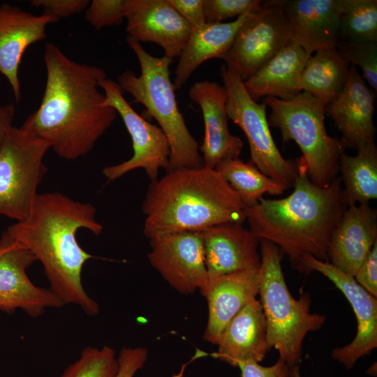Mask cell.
Instances as JSON below:
<instances>
[{
    "instance_id": "cell-2",
    "label": "cell",
    "mask_w": 377,
    "mask_h": 377,
    "mask_svg": "<svg viewBox=\"0 0 377 377\" xmlns=\"http://www.w3.org/2000/svg\"><path fill=\"white\" fill-rule=\"evenodd\" d=\"M84 228L99 235L103 226L96 208L60 192L38 193L28 216L6 230L14 242L28 249L43 265L50 289L64 303L96 316L99 306L85 291L82 268L94 256L79 244L76 234Z\"/></svg>"
},
{
    "instance_id": "cell-14",
    "label": "cell",
    "mask_w": 377,
    "mask_h": 377,
    "mask_svg": "<svg viewBox=\"0 0 377 377\" xmlns=\"http://www.w3.org/2000/svg\"><path fill=\"white\" fill-rule=\"evenodd\" d=\"M127 36L143 43L151 42L173 60L186 47L191 27L168 0H126Z\"/></svg>"
},
{
    "instance_id": "cell-5",
    "label": "cell",
    "mask_w": 377,
    "mask_h": 377,
    "mask_svg": "<svg viewBox=\"0 0 377 377\" xmlns=\"http://www.w3.org/2000/svg\"><path fill=\"white\" fill-rule=\"evenodd\" d=\"M126 42L137 57L140 75L126 70L118 76L117 82L124 92L133 97L134 103L146 108L165 135L170 146L168 171L202 166L198 143L178 108L170 75L169 67L173 60L152 56L129 36Z\"/></svg>"
},
{
    "instance_id": "cell-4",
    "label": "cell",
    "mask_w": 377,
    "mask_h": 377,
    "mask_svg": "<svg viewBox=\"0 0 377 377\" xmlns=\"http://www.w3.org/2000/svg\"><path fill=\"white\" fill-rule=\"evenodd\" d=\"M245 206L215 170L204 165L166 172L151 181L142 204L143 234L151 237L244 223Z\"/></svg>"
},
{
    "instance_id": "cell-15",
    "label": "cell",
    "mask_w": 377,
    "mask_h": 377,
    "mask_svg": "<svg viewBox=\"0 0 377 377\" xmlns=\"http://www.w3.org/2000/svg\"><path fill=\"white\" fill-rule=\"evenodd\" d=\"M36 261L26 248L13 240L0 256V311L13 313L20 309L36 318L47 308H60L64 303L50 288L38 287L27 270Z\"/></svg>"
},
{
    "instance_id": "cell-13",
    "label": "cell",
    "mask_w": 377,
    "mask_h": 377,
    "mask_svg": "<svg viewBox=\"0 0 377 377\" xmlns=\"http://www.w3.org/2000/svg\"><path fill=\"white\" fill-rule=\"evenodd\" d=\"M318 272L330 280L350 304L357 319V333L348 344L335 348L332 359L346 369H352L358 360L377 347V299L348 275L329 262L312 256L303 257L298 270L308 274Z\"/></svg>"
},
{
    "instance_id": "cell-11",
    "label": "cell",
    "mask_w": 377,
    "mask_h": 377,
    "mask_svg": "<svg viewBox=\"0 0 377 377\" xmlns=\"http://www.w3.org/2000/svg\"><path fill=\"white\" fill-rule=\"evenodd\" d=\"M105 96L103 105L115 109L127 129L133 154L121 163L105 167L102 173L110 181L117 179L131 170L144 169L151 181L157 179L159 170L169 169L170 146L161 130L140 116L124 97V91L116 81L105 78L99 84Z\"/></svg>"
},
{
    "instance_id": "cell-34",
    "label": "cell",
    "mask_w": 377,
    "mask_h": 377,
    "mask_svg": "<svg viewBox=\"0 0 377 377\" xmlns=\"http://www.w3.org/2000/svg\"><path fill=\"white\" fill-rule=\"evenodd\" d=\"M89 0H31L33 7L43 10L42 14L51 17L54 22L85 11Z\"/></svg>"
},
{
    "instance_id": "cell-19",
    "label": "cell",
    "mask_w": 377,
    "mask_h": 377,
    "mask_svg": "<svg viewBox=\"0 0 377 377\" xmlns=\"http://www.w3.org/2000/svg\"><path fill=\"white\" fill-rule=\"evenodd\" d=\"M291 38L311 56L337 48L340 41V0H281Z\"/></svg>"
},
{
    "instance_id": "cell-16",
    "label": "cell",
    "mask_w": 377,
    "mask_h": 377,
    "mask_svg": "<svg viewBox=\"0 0 377 377\" xmlns=\"http://www.w3.org/2000/svg\"><path fill=\"white\" fill-rule=\"evenodd\" d=\"M188 96L202 113L205 135L199 149L203 165L215 169L223 161L239 158L243 142L230 132L224 86L208 80L198 81L191 87Z\"/></svg>"
},
{
    "instance_id": "cell-22",
    "label": "cell",
    "mask_w": 377,
    "mask_h": 377,
    "mask_svg": "<svg viewBox=\"0 0 377 377\" xmlns=\"http://www.w3.org/2000/svg\"><path fill=\"white\" fill-rule=\"evenodd\" d=\"M51 17L34 15L5 3L0 6V73L9 82L16 101L21 100L19 68L22 55L32 44L46 37Z\"/></svg>"
},
{
    "instance_id": "cell-23",
    "label": "cell",
    "mask_w": 377,
    "mask_h": 377,
    "mask_svg": "<svg viewBox=\"0 0 377 377\" xmlns=\"http://www.w3.org/2000/svg\"><path fill=\"white\" fill-rule=\"evenodd\" d=\"M214 355L237 367L242 362L259 363L272 347L267 338V323L259 300L248 303L227 325Z\"/></svg>"
},
{
    "instance_id": "cell-41",
    "label": "cell",
    "mask_w": 377,
    "mask_h": 377,
    "mask_svg": "<svg viewBox=\"0 0 377 377\" xmlns=\"http://www.w3.org/2000/svg\"><path fill=\"white\" fill-rule=\"evenodd\" d=\"M289 377H301L299 365L290 367Z\"/></svg>"
},
{
    "instance_id": "cell-6",
    "label": "cell",
    "mask_w": 377,
    "mask_h": 377,
    "mask_svg": "<svg viewBox=\"0 0 377 377\" xmlns=\"http://www.w3.org/2000/svg\"><path fill=\"white\" fill-rule=\"evenodd\" d=\"M259 301L267 323V338L290 367L299 365L305 337L320 330L326 318L310 311L311 295L293 297L281 267L282 253L275 244L260 241Z\"/></svg>"
},
{
    "instance_id": "cell-25",
    "label": "cell",
    "mask_w": 377,
    "mask_h": 377,
    "mask_svg": "<svg viewBox=\"0 0 377 377\" xmlns=\"http://www.w3.org/2000/svg\"><path fill=\"white\" fill-rule=\"evenodd\" d=\"M251 13L232 22L205 23L198 29H191L175 72L173 85L175 90L181 89L203 62L211 59H223L237 31Z\"/></svg>"
},
{
    "instance_id": "cell-26",
    "label": "cell",
    "mask_w": 377,
    "mask_h": 377,
    "mask_svg": "<svg viewBox=\"0 0 377 377\" xmlns=\"http://www.w3.org/2000/svg\"><path fill=\"white\" fill-rule=\"evenodd\" d=\"M350 63L337 48L317 51L307 60L299 88L326 105L341 93L348 77Z\"/></svg>"
},
{
    "instance_id": "cell-24",
    "label": "cell",
    "mask_w": 377,
    "mask_h": 377,
    "mask_svg": "<svg viewBox=\"0 0 377 377\" xmlns=\"http://www.w3.org/2000/svg\"><path fill=\"white\" fill-rule=\"evenodd\" d=\"M311 56L291 39L250 78L243 82L250 97L289 99L300 94V80Z\"/></svg>"
},
{
    "instance_id": "cell-8",
    "label": "cell",
    "mask_w": 377,
    "mask_h": 377,
    "mask_svg": "<svg viewBox=\"0 0 377 377\" xmlns=\"http://www.w3.org/2000/svg\"><path fill=\"white\" fill-rule=\"evenodd\" d=\"M50 149L43 140L13 126L0 148V214L15 221L26 218L47 168Z\"/></svg>"
},
{
    "instance_id": "cell-31",
    "label": "cell",
    "mask_w": 377,
    "mask_h": 377,
    "mask_svg": "<svg viewBox=\"0 0 377 377\" xmlns=\"http://www.w3.org/2000/svg\"><path fill=\"white\" fill-rule=\"evenodd\" d=\"M337 50L352 64L359 66L371 89L377 91V42H347L340 40Z\"/></svg>"
},
{
    "instance_id": "cell-28",
    "label": "cell",
    "mask_w": 377,
    "mask_h": 377,
    "mask_svg": "<svg viewBox=\"0 0 377 377\" xmlns=\"http://www.w3.org/2000/svg\"><path fill=\"white\" fill-rule=\"evenodd\" d=\"M215 170L235 191L245 208L256 205L263 195H281L286 188L268 177L251 161L239 158L221 162Z\"/></svg>"
},
{
    "instance_id": "cell-12",
    "label": "cell",
    "mask_w": 377,
    "mask_h": 377,
    "mask_svg": "<svg viewBox=\"0 0 377 377\" xmlns=\"http://www.w3.org/2000/svg\"><path fill=\"white\" fill-rule=\"evenodd\" d=\"M150 265L176 291L189 295L208 281L202 231L156 235L149 239Z\"/></svg>"
},
{
    "instance_id": "cell-17",
    "label": "cell",
    "mask_w": 377,
    "mask_h": 377,
    "mask_svg": "<svg viewBox=\"0 0 377 377\" xmlns=\"http://www.w3.org/2000/svg\"><path fill=\"white\" fill-rule=\"evenodd\" d=\"M376 92L368 87L355 66L341 93L325 106V112L341 133L343 148L355 149L375 142Z\"/></svg>"
},
{
    "instance_id": "cell-42",
    "label": "cell",
    "mask_w": 377,
    "mask_h": 377,
    "mask_svg": "<svg viewBox=\"0 0 377 377\" xmlns=\"http://www.w3.org/2000/svg\"><path fill=\"white\" fill-rule=\"evenodd\" d=\"M376 364V363H375ZM375 364H372L369 369L368 371H371V372L369 373V375L374 376V365Z\"/></svg>"
},
{
    "instance_id": "cell-40",
    "label": "cell",
    "mask_w": 377,
    "mask_h": 377,
    "mask_svg": "<svg viewBox=\"0 0 377 377\" xmlns=\"http://www.w3.org/2000/svg\"><path fill=\"white\" fill-rule=\"evenodd\" d=\"M13 243L11 239L4 231L0 239V256L4 253Z\"/></svg>"
},
{
    "instance_id": "cell-18",
    "label": "cell",
    "mask_w": 377,
    "mask_h": 377,
    "mask_svg": "<svg viewBox=\"0 0 377 377\" xmlns=\"http://www.w3.org/2000/svg\"><path fill=\"white\" fill-rule=\"evenodd\" d=\"M376 242V209L369 203L349 206L332 232L328 262L354 276Z\"/></svg>"
},
{
    "instance_id": "cell-30",
    "label": "cell",
    "mask_w": 377,
    "mask_h": 377,
    "mask_svg": "<svg viewBox=\"0 0 377 377\" xmlns=\"http://www.w3.org/2000/svg\"><path fill=\"white\" fill-rule=\"evenodd\" d=\"M118 370L117 357L111 347L88 346L66 368L61 377H115Z\"/></svg>"
},
{
    "instance_id": "cell-32",
    "label": "cell",
    "mask_w": 377,
    "mask_h": 377,
    "mask_svg": "<svg viewBox=\"0 0 377 377\" xmlns=\"http://www.w3.org/2000/svg\"><path fill=\"white\" fill-rule=\"evenodd\" d=\"M262 0H205L206 23H220L258 10Z\"/></svg>"
},
{
    "instance_id": "cell-37",
    "label": "cell",
    "mask_w": 377,
    "mask_h": 377,
    "mask_svg": "<svg viewBox=\"0 0 377 377\" xmlns=\"http://www.w3.org/2000/svg\"><path fill=\"white\" fill-rule=\"evenodd\" d=\"M172 6L189 24L191 29H198L206 23L205 0H168Z\"/></svg>"
},
{
    "instance_id": "cell-21",
    "label": "cell",
    "mask_w": 377,
    "mask_h": 377,
    "mask_svg": "<svg viewBox=\"0 0 377 377\" xmlns=\"http://www.w3.org/2000/svg\"><path fill=\"white\" fill-rule=\"evenodd\" d=\"M259 269L238 271L209 279L200 290L208 306L203 334L205 341L216 345L229 322L258 295Z\"/></svg>"
},
{
    "instance_id": "cell-33",
    "label": "cell",
    "mask_w": 377,
    "mask_h": 377,
    "mask_svg": "<svg viewBox=\"0 0 377 377\" xmlns=\"http://www.w3.org/2000/svg\"><path fill=\"white\" fill-rule=\"evenodd\" d=\"M126 0H93L85 10V20L95 29L119 25L125 19Z\"/></svg>"
},
{
    "instance_id": "cell-39",
    "label": "cell",
    "mask_w": 377,
    "mask_h": 377,
    "mask_svg": "<svg viewBox=\"0 0 377 377\" xmlns=\"http://www.w3.org/2000/svg\"><path fill=\"white\" fill-rule=\"evenodd\" d=\"M15 112V108L12 105H2L0 103V148L13 126Z\"/></svg>"
},
{
    "instance_id": "cell-38",
    "label": "cell",
    "mask_w": 377,
    "mask_h": 377,
    "mask_svg": "<svg viewBox=\"0 0 377 377\" xmlns=\"http://www.w3.org/2000/svg\"><path fill=\"white\" fill-rule=\"evenodd\" d=\"M242 377H289L290 367L279 359L269 367L260 365L255 362L239 363L237 366Z\"/></svg>"
},
{
    "instance_id": "cell-36",
    "label": "cell",
    "mask_w": 377,
    "mask_h": 377,
    "mask_svg": "<svg viewBox=\"0 0 377 377\" xmlns=\"http://www.w3.org/2000/svg\"><path fill=\"white\" fill-rule=\"evenodd\" d=\"M354 278L369 293L377 297V242Z\"/></svg>"
},
{
    "instance_id": "cell-1",
    "label": "cell",
    "mask_w": 377,
    "mask_h": 377,
    "mask_svg": "<svg viewBox=\"0 0 377 377\" xmlns=\"http://www.w3.org/2000/svg\"><path fill=\"white\" fill-rule=\"evenodd\" d=\"M44 93L22 128L45 141L59 156L75 160L89 154L115 121L114 108L103 105L98 90L105 71L68 57L52 43L45 45Z\"/></svg>"
},
{
    "instance_id": "cell-27",
    "label": "cell",
    "mask_w": 377,
    "mask_h": 377,
    "mask_svg": "<svg viewBox=\"0 0 377 377\" xmlns=\"http://www.w3.org/2000/svg\"><path fill=\"white\" fill-rule=\"evenodd\" d=\"M341 173V200L346 207L369 203L377 198V147L375 142L357 149L355 156L342 151L339 161Z\"/></svg>"
},
{
    "instance_id": "cell-3",
    "label": "cell",
    "mask_w": 377,
    "mask_h": 377,
    "mask_svg": "<svg viewBox=\"0 0 377 377\" xmlns=\"http://www.w3.org/2000/svg\"><path fill=\"white\" fill-rule=\"evenodd\" d=\"M293 187L286 198H263L245 208L244 215L253 234L278 246L298 271L304 256L328 262L332 232L347 207L341 200V178L319 186L310 180L302 159Z\"/></svg>"
},
{
    "instance_id": "cell-10",
    "label": "cell",
    "mask_w": 377,
    "mask_h": 377,
    "mask_svg": "<svg viewBox=\"0 0 377 377\" xmlns=\"http://www.w3.org/2000/svg\"><path fill=\"white\" fill-rule=\"evenodd\" d=\"M291 39L281 0L263 1L240 27L223 60L244 82Z\"/></svg>"
},
{
    "instance_id": "cell-20",
    "label": "cell",
    "mask_w": 377,
    "mask_h": 377,
    "mask_svg": "<svg viewBox=\"0 0 377 377\" xmlns=\"http://www.w3.org/2000/svg\"><path fill=\"white\" fill-rule=\"evenodd\" d=\"M201 231L208 279L260 268V240L242 223L219 224Z\"/></svg>"
},
{
    "instance_id": "cell-9",
    "label": "cell",
    "mask_w": 377,
    "mask_h": 377,
    "mask_svg": "<svg viewBox=\"0 0 377 377\" xmlns=\"http://www.w3.org/2000/svg\"><path fill=\"white\" fill-rule=\"evenodd\" d=\"M220 75L227 93L228 119L245 134L250 149V161L264 175L288 189L295 185L298 161L285 158L270 133L267 105L253 100L238 75L225 65Z\"/></svg>"
},
{
    "instance_id": "cell-7",
    "label": "cell",
    "mask_w": 377,
    "mask_h": 377,
    "mask_svg": "<svg viewBox=\"0 0 377 377\" xmlns=\"http://www.w3.org/2000/svg\"><path fill=\"white\" fill-rule=\"evenodd\" d=\"M263 102L271 109L269 126L280 130L284 142L293 140L298 145L310 180L321 187L330 185L339 172L343 149L327 132L326 105L305 91L286 100L265 97Z\"/></svg>"
},
{
    "instance_id": "cell-35",
    "label": "cell",
    "mask_w": 377,
    "mask_h": 377,
    "mask_svg": "<svg viewBox=\"0 0 377 377\" xmlns=\"http://www.w3.org/2000/svg\"><path fill=\"white\" fill-rule=\"evenodd\" d=\"M147 350L141 346H123L117 357L119 370L115 377H133L147 359Z\"/></svg>"
},
{
    "instance_id": "cell-29",
    "label": "cell",
    "mask_w": 377,
    "mask_h": 377,
    "mask_svg": "<svg viewBox=\"0 0 377 377\" xmlns=\"http://www.w3.org/2000/svg\"><path fill=\"white\" fill-rule=\"evenodd\" d=\"M340 40L377 42V1L340 0Z\"/></svg>"
}]
</instances>
